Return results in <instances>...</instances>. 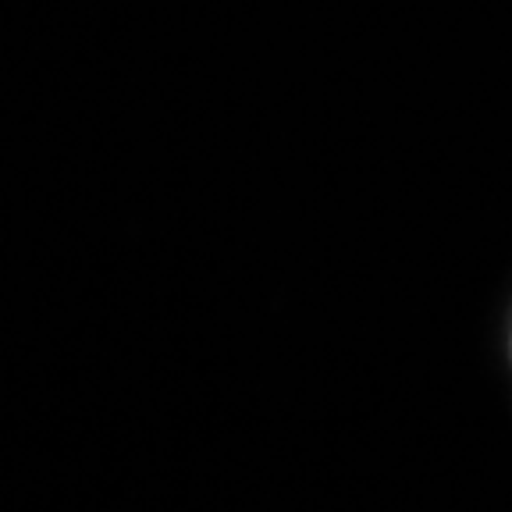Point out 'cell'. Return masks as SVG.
<instances>
[]
</instances>
